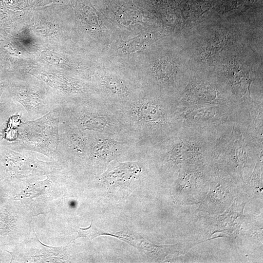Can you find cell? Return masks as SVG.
I'll use <instances>...</instances> for the list:
<instances>
[{
    "mask_svg": "<svg viewBox=\"0 0 263 263\" xmlns=\"http://www.w3.org/2000/svg\"><path fill=\"white\" fill-rule=\"evenodd\" d=\"M61 109L83 131L116 138L127 132L118 111L115 114L94 100L86 98Z\"/></svg>",
    "mask_w": 263,
    "mask_h": 263,
    "instance_id": "1",
    "label": "cell"
},
{
    "mask_svg": "<svg viewBox=\"0 0 263 263\" xmlns=\"http://www.w3.org/2000/svg\"><path fill=\"white\" fill-rule=\"evenodd\" d=\"M60 111V108L55 109L39 118L24 122L19 128L17 140L8 148L31 150L48 157L56 155Z\"/></svg>",
    "mask_w": 263,
    "mask_h": 263,
    "instance_id": "2",
    "label": "cell"
},
{
    "mask_svg": "<svg viewBox=\"0 0 263 263\" xmlns=\"http://www.w3.org/2000/svg\"><path fill=\"white\" fill-rule=\"evenodd\" d=\"M118 113L126 131L144 136L162 128L168 122L165 107L158 101L150 98H132L118 105Z\"/></svg>",
    "mask_w": 263,
    "mask_h": 263,
    "instance_id": "3",
    "label": "cell"
},
{
    "mask_svg": "<svg viewBox=\"0 0 263 263\" xmlns=\"http://www.w3.org/2000/svg\"><path fill=\"white\" fill-rule=\"evenodd\" d=\"M5 91L8 94L5 97L21 105L26 112L28 120L39 118L56 109L51 97L41 90L8 84Z\"/></svg>",
    "mask_w": 263,
    "mask_h": 263,
    "instance_id": "4",
    "label": "cell"
},
{
    "mask_svg": "<svg viewBox=\"0 0 263 263\" xmlns=\"http://www.w3.org/2000/svg\"><path fill=\"white\" fill-rule=\"evenodd\" d=\"M89 136L88 155L94 164L108 161L127 147V142L111 136L87 132Z\"/></svg>",
    "mask_w": 263,
    "mask_h": 263,
    "instance_id": "5",
    "label": "cell"
},
{
    "mask_svg": "<svg viewBox=\"0 0 263 263\" xmlns=\"http://www.w3.org/2000/svg\"><path fill=\"white\" fill-rule=\"evenodd\" d=\"M0 157L6 168L13 173H43L56 167L34 158H28L8 148L0 146Z\"/></svg>",
    "mask_w": 263,
    "mask_h": 263,
    "instance_id": "6",
    "label": "cell"
},
{
    "mask_svg": "<svg viewBox=\"0 0 263 263\" xmlns=\"http://www.w3.org/2000/svg\"><path fill=\"white\" fill-rule=\"evenodd\" d=\"M141 170L140 166L135 162L119 163L107 171L103 179L109 183L125 181L136 177Z\"/></svg>",
    "mask_w": 263,
    "mask_h": 263,
    "instance_id": "7",
    "label": "cell"
},
{
    "mask_svg": "<svg viewBox=\"0 0 263 263\" xmlns=\"http://www.w3.org/2000/svg\"><path fill=\"white\" fill-rule=\"evenodd\" d=\"M102 84L108 93L114 98L121 101L120 104L127 102L132 98L128 87L125 83L119 78L106 76L103 78Z\"/></svg>",
    "mask_w": 263,
    "mask_h": 263,
    "instance_id": "8",
    "label": "cell"
},
{
    "mask_svg": "<svg viewBox=\"0 0 263 263\" xmlns=\"http://www.w3.org/2000/svg\"><path fill=\"white\" fill-rule=\"evenodd\" d=\"M8 86L6 81L0 82V133L4 128L9 118L13 114L23 112L24 110L19 105L12 100L5 97H1Z\"/></svg>",
    "mask_w": 263,
    "mask_h": 263,
    "instance_id": "9",
    "label": "cell"
},
{
    "mask_svg": "<svg viewBox=\"0 0 263 263\" xmlns=\"http://www.w3.org/2000/svg\"><path fill=\"white\" fill-rule=\"evenodd\" d=\"M102 235H108L118 237V236L104 232L102 230L96 228L95 225L91 223L90 226L88 228H80L77 231V236L73 240L82 237L92 240L95 237Z\"/></svg>",
    "mask_w": 263,
    "mask_h": 263,
    "instance_id": "10",
    "label": "cell"
},
{
    "mask_svg": "<svg viewBox=\"0 0 263 263\" xmlns=\"http://www.w3.org/2000/svg\"><path fill=\"white\" fill-rule=\"evenodd\" d=\"M0 77H1V76H0V82L2 80V78H1Z\"/></svg>",
    "mask_w": 263,
    "mask_h": 263,
    "instance_id": "11",
    "label": "cell"
}]
</instances>
